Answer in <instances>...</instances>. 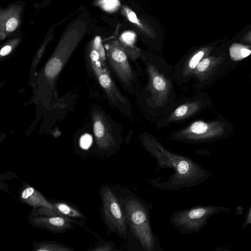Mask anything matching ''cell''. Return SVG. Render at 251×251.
<instances>
[{
  "mask_svg": "<svg viewBox=\"0 0 251 251\" xmlns=\"http://www.w3.org/2000/svg\"><path fill=\"white\" fill-rule=\"evenodd\" d=\"M144 150L156 160V172L172 169L174 173L163 180L148 179L150 185L160 190L173 191L191 188L207 180L211 173L188 156L170 151L151 133L145 131L139 135Z\"/></svg>",
  "mask_w": 251,
  "mask_h": 251,
  "instance_id": "6da1fadb",
  "label": "cell"
},
{
  "mask_svg": "<svg viewBox=\"0 0 251 251\" xmlns=\"http://www.w3.org/2000/svg\"><path fill=\"white\" fill-rule=\"evenodd\" d=\"M140 58L148 80L136 97L137 104L147 118L158 120L176 100L173 66L160 57L142 50Z\"/></svg>",
  "mask_w": 251,
  "mask_h": 251,
  "instance_id": "7a4b0ae2",
  "label": "cell"
},
{
  "mask_svg": "<svg viewBox=\"0 0 251 251\" xmlns=\"http://www.w3.org/2000/svg\"><path fill=\"white\" fill-rule=\"evenodd\" d=\"M112 188L126 214L129 231L140 247L145 251H162L152 232L148 203L124 185L115 184Z\"/></svg>",
  "mask_w": 251,
  "mask_h": 251,
  "instance_id": "3957f363",
  "label": "cell"
},
{
  "mask_svg": "<svg viewBox=\"0 0 251 251\" xmlns=\"http://www.w3.org/2000/svg\"><path fill=\"white\" fill-rule=\"evenodd\" d=\"M86 24L82 20L74 21L65 29L53 52L39 75L38 93L44 85L53 87L63 66L83 38Z\"/></svg>",
  "mask_w": 251,
  "mask_h": 251,
  "instance_id": "277c9868",
  "label": "cell"
},
{
  "mask_svg": "<svg viewBox=\"0 0 251 251\" xmlns=\"http://www.w3.org/2000/svg\"><path fill=\"white\" fill-rule=\"evenodd\" d=\"M87 65L105 93L111 106L124 116L131 117L132 104L129 99L121 93L112 79L106 60L99 56L87 54Z\"/></svg>",
  "mask_w": 251,
  "mask_h": 251,
  "instance_id": "5b68a950",
  "label": "cell"
},
{
  "mask_svg": "<svg viewBox=\"0 0 251 251\" xmlns=\"http://www.w3.org/2000/svg\"><path fill=\"white\" fill-rule=\"evenodd\" d=\"M99 194L100 214L107 233H114L121 239L127 240L129 235L127 217L112 186L108 184L102 185Z\"/></svg>",
  "mask_w": 251,
  "mask_h": 251,
  "instance_id": "8992f818",
  "label": "cell"
},
{
  "mask_svg": "<svg viewBox=\"0 0 251 251\" xmlns=\"http://www.w3.org/2000/svg\"><path fill=\"white\" fill-rule=\"evenodd\" d=\"M91 119L98 148L105 155L115 154L123 142L121 126L99 107L93 108Z\"/></svg>",
  "mask_w": 251,
  "mask_h": 251,
  "instance_id": "52a82bcc",
  "label": "cell"
},
{
  "mask_svg": "<svg viewBox=\"0 0 251 251\" xmlns=\"http://www.w3.org/2000/svg\"><path fill=\"white\" fill-rule=\"evenodd\" d=\"M104 46L108 63L117 79L126 91L136 97L142 87L140 80L119 41L113 40Z\"/></svg>",
  "mask_w": 251,
  "mask_h": 251,
  "instance_id": "ba28073f",
  "label": "cell"
},
{
  "mask_svg": "<svg viewBox=\"0 0 251 251\" xmlns=\"http://www.w3.org/2000/svg\"><path fill=\"white\" fill-rule=\"evenodd\" d=\"M229 210L228 208L216 205H197L175 211L171 216L170 223L180 233L191 234L203 228L213 215Z\"/></svg>",
  "mask_w": 251,
  "mask_h": 251,
  "instance_id": "9c48e42d",
  "label": "cell"
},
{
  "mask_svg": "<svg viewBox=\"0 0 251 251\" xmlns=\"http://www.w3.org/2000/svg\"><path fill=\"white\" fill-rule=\"evenodd\" d=\"M28 220L32 226L54 233H63L73 229V224L76 223L55 210L44 206L32 208L28 214Z\"/></svg>",
  "mask_w": 251,
  "mask_h": 251,
  "instance_id": "30bf717a",
  "label": "cell"
},
{
  "mask_svg": "<svg viewBox=\"0 0 251 251\" xmlns=\"http://www.w3.org/2000/svg\"><path fill=\"white\" fill-rule=\"evenodd\" d=\"M202 106L201 100L197 96L176 100L172 108L157 121L156 128L160 129L173 123L183 122L197 114Z\"/></svg>",
  "mask_w": 251,
  "mask_h": 251,
  "instance_id": "8fae6325",
  "label": "cell"
},
{
  "mask_svg": "<svg viewBox=\"0 0 251 251\" xmlns=\"http://www.w3.org/2000/svg\"><path fill=\"white\" fill-rule=\"evenodd\" d=\"M23 6L14 4L0 10V39L2 40L14 32L20 24Z\"/></svg>",
  "mask_w": 251,
  "mask_h": 251,
  "instance_id": "7c38bea8",
  "label": "cell"
},
{
  "mask_svg": "<svg viewBox=\"0 0 251 251\" xmlns=\"http://www.w3.org/2000/svg\"><path fill=\"white\" fill-rule=\"evenodd\" d=\"M19 200L33 208L44 206L54 209L51 202L48 201L40 192L28 184H25L21 189Z\"/></svg>",
  "mask_w": 251,
  "mask_h": 251,
  "instance_id": "4fadbf2b",
  "label": "cell"
},
{
  "mask_svg": "<svg viewBox=\"0 0 251 251\" xmlns=\"http://www.w3.org/2000/svg\"><path fill=\"white\" fill-rule=\"evenodd\" d=\"M136 34L133 31L123 32L119 37V42L129 59L135 62L140 58L141 50L136 46Z\"/></svg>",
  "mask_w": 251,
  "mask_h": 251,
  "instance_id": "5bb4252c",
  "label": "cell"
},
{
  "mask_svg": "<svg viewBox=\"0 0 251 251\" xmlns=\"http://www.w3.org/2000/svg\"><path fill=\"white\" fill-rule=\"evenodd\" d=\"M54 209L61 215L70 218L81 226H83V214L77 208L70 204L64 202H51Z\"/></svg>",
  "mask_w": 251,
  "mask_h": 251,
  "instance_id": "9a60e30c",
  "label": "cell"
},
{
  "mask_svg": "<svg viewBox=\"0 0 251 251\" xmlns=\"http://www.w3.org/2000/svg\"><path fill=\"white\" fill-rule=\"evenodd\" d=\"M122 13L129 22L134 25L140 30L150 36H154L151 28L138 18L135 13L129 7L124 6L122 8Z\"/></svg>",
  "mask_w": 251,
  "mask_h": 251,
  "instance_id": "2e32d148",
  "label": "cell"
},
{
  "mask_svg": "<svg viewBox=\"0 0 251 251\" xmlns=\"http://www.w3.org/2000/svg\"><path fill=\"white\" fill-rule=\"evenodd\" d=\"M33 250L35 251H71L74 249L63 244L54 241H34Z\"/></svg>",
  "mask_w": 251,
  "mask_h": 251,
  "instance_id": "e0dca14e",
  "label": "cell"
},
{
  "mask_svg": "<svg viewBox=\"0 0 251 251\" xmlns=\"http://www.w3.org/2000/svg\"><path fill=\"white\" fill-rule=\"evenodd\" d=\"M99 4L105 11L114 12L120 6L119 0H99Z\"/></svg>",
  "mask_w": 251,
  "mask_h": 251,
  "instance_id": "ac0fdd59",
  "label": "cell"
},
{
  "mask_svg": "<svg viewBox=\"0 0 251 251\" xmlns=\"http://www.w3.org/2000/svg\"><path fill=\"white\" fill-rule=\"evenodd\" d=\"M21 39L16 38L12 39L7 42L1 49L0 55L1 57L5 56L9 54L12 50L18 44Z\"/></svg>",
  "mask_w": 251,
  "mask_h": 251,
  "instance_id": "d6986e66",
  "label": "cell"
},
{
  "mask_svg": "<svg viewBox=\"0 0 251 251\" xmlns=\"http://www.w3.org/2000/svg\"><path fill=\"white\" fill-rule=\"evenodd\" d=\"M116 244L112 242H106L104 241L102 244L96 246L93 251H121V250L116 249L115 248Z\"/></svg>",
  "mask_w": 251,
  "mask_h": 251,
  "instance_id": "ffe728a7",
  "label": "cell"
},
{
  "mask_svg": "<svg viewBox=\"0 0 251 251\" xmlns=\"http://www.w3.org/2000/svg\"><path fill=\"white\" fill-rule=\"evenodd\" d=\"M93 139L91 135L84 134L80 138V145L82 148L87 149L91 145Z\"/></svg>",
  "mask_w": 251,
  "mask_h": 251,
  "instance_id": "44dd1931",
  "label": "cell"
},
{
  "mask_svg": "<svg viewBox=\"0 0 251 251\" xmlns=\"http://www.w3.org/2000/svg\"><path fill=\"white\" fill-rule=\"evenodd\" d=\"M249 225H251V207L249 211L248 214L247 215L245 222H244L242 228L244 229Z\"/></svg>",
  "mask_w": 251,
  "mask_h": 251,
  "instance_id": "7402d4cb",
  "label": "cell"
},
{
  "mask_svg": "<svg viewBox=\"0 0 251 251\" xmlns=\"http://www.w3.org/2000/svg\"><path fill=\"white\" fill-rule=\"evenodd\" d=\"M251 53V50L246 49V48H242L240 50V53L241 56L243 57H246L249 56Z\"/></svg>",
  "mask_w": 251,
  "mask_h": 251,
  "instance_id": "603a6c76",
  "label": "cell"
},
{
  "mask_svg": "<svg viewBox=\"0 0 251 251\" xmlns=\"http://www.w3.org/2000/svg\"><path fill=\"white\" fill-rule=\"evenodd\" d=\"M246 38L250 41H251V32H249Z\"/></svg>",
  "mask_w": 251,
  "mask_h": 251,
  "instance_id": "cb8c5ba5",
  "label": "cell"
}]
</instances>
